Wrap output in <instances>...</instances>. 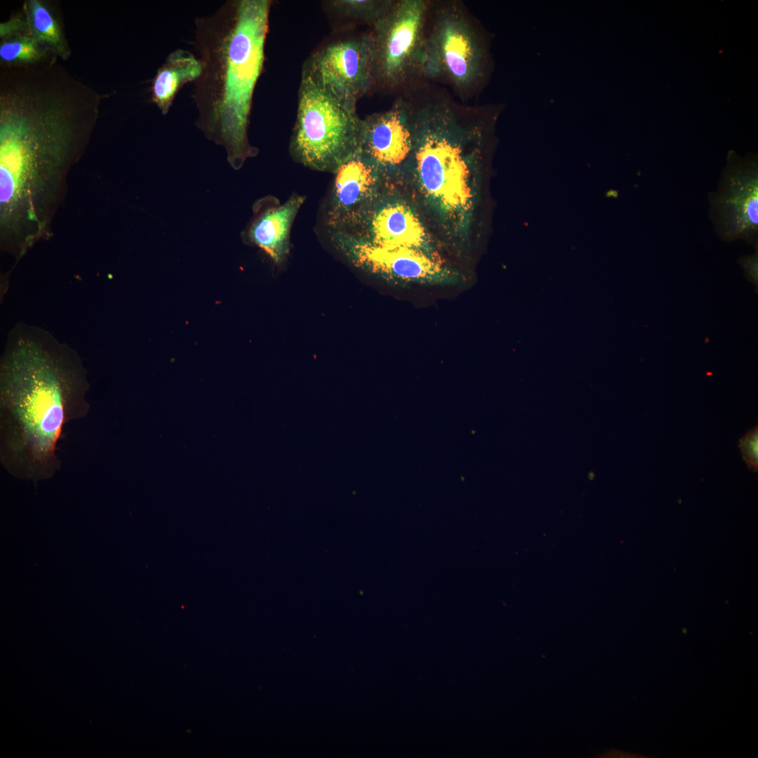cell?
<instances>
[{"instance_id":"ac0fdd59","label":"cell","mask_w":758,"mask_h":758,"mask_svg":"<svg viewBox=\"0 0 758 758\" xmlns=\"http://www.w3.org/2000/svg\"><path fill=\"white\" fill-rule=\"evenodd\" d=\"M330 8L340 16L372 25L392 5V0H334Z\"/></svg>"},{"instance_id":"9c48e42d","label":"cell","mask_w":758,"mask_h":758,"mask_svg":"<svg viewBox=\"0 0 758 758\" xmlns=\"http://www.w3.org/2000/svg\"><path fill=\"white\" fill-rule=\"evenodd\" d=\"M710 218L724 241L757 247L758 164L754 155L731 152L717 190L709 194Z\"/></svg>"},{"instance_id":"6da1fadb","label":"cell","mask_w":758,"mask_h":758,"mask_svg":"<svg viewBox=\"0 0 758 758\" xmlns=\"http://www.w3.org/2000/svg\"><path fill=\"white\" fill-rule=\"evenodd\" d=\"M88 372L77 352L22 322L10 330L0 360V462L20 479L51 478L65 426L87 415Z\"/></svg>"},{"instance_id":"30bf717a","label":"cell","mask_w":758,"mask_h":758,"mask_svg":"<svg viewBox=\"0 0 758 758\" xmlns=\"http://www.w3.org/2000/svg\"><path fill=\"white\" fill-rule=\"evenodd\" d=\"M338 244L357 267L399 284L456 285L463 276L435 256L409 248H386L347 233L335 232Z\"/></svg>"},{"instance_id":"5b68a950","label":"cell","mask_w":758,"mask_h":758,"mask_svg":"<svg viewBox=\"0 0 758 758\" xmlns=\"http://www.w3.org/2000/svg\"><path fill=\"white\" fill-rule=\"evenodd\" d=\"M361 119L357 107L335 100L301 76L291 153L308 168L334 173L359 149Z\"/></svg>"},{"instance_id":"ffe728a7","label":"cell","mask_w":758,"mask_h":758,"mask_svg":"<svg viewBox=\"0 0 758 758\" xmlns=\"http://www.w3.org/2000/svg\"><path fill=\"white\" fill-rule=\"evenodd\" d=\"M30 34L25 16H15L6 22L1 23L0 36L1 39L18 34ZM31 35V34H30Z\"/></svg>"},{"instance_id":"ba28073f","label":"cell","mask_w":758,"mask_h":758,"mask_svg":"<svg viewBox=\"0 0 758 758\" xmlns=\"http://www.w3.org/2000/svg\"><path fill=\"white\" fill-rule=\"evenodd\" d=\"M301 76L335 100L357 107L375 86L370 32L318 48L303 63Z\"/></svg>"},{"instance_id":"7a4b0ae2","label":"cell","mask_w":758,"mask_h":758,"mask_svg":"<svg viewBox=\"0 0 758 758\" xmlns=\"http://www.w3.org/2000/svg\"><path fill=\"white\" fill-rule=\"evenodd\" d=\"M91 135L46 109L0 117L1 249L22 258L52 234L70 169Z\"/></svg>"},{"instance_id":"e0dca14e","label":"cell","mask_w":758,"mask_h":758,"mask_svg":"<svg viewBox=\"0 0 758 758\" xmlns=\"http://www.w3.org/2000/svg\"><path fill=\"white\" fill-rule=\"evenodd\" d=\"M50 54L30 34H18L3 39L0 45V59L4 66L37 63Z\"/></svg>"},{"instance_id":"5bb4252c","label":"cell","mask_w":758,"mask_h":758,"mask_svg":"<svg viewBox=\"0 0 758 758\" xmlns=\"http://www.w3.org/2000/svg\"><path fill=\"white\" fill-rule=\"evenodd\" d=\"M303 197L294 195L282 204L267 197L254 206L253 218L243 232L244 239L258 246L275 262H282L288 251L293 222Z\"/></svg>"},{"instance_id":"4fadbf2b","label":"cell","mask_w":758,"mask_h":758,"mask_svg":"<svg viewBox=\"0 0 758 758\" xmlns=\"http://www.w3.org/2000/svg\"><path fill=\"white\" fill-rule=\"evenodd\" d=\"M354 228L363 230L364 234L353 236L375 245L435 255L431 237L417 212L409 202L392 194L381 193Z\"/></svg>"},{"instance_id":"9a60e30c","label":"cell","mask_w":758,"mask_h":758,"mask_svg":"<svg viewBox=\"0 0 758 758\" xmlns=\"http://www.w3.org/2000/svg\"><path fill=\"white\" fill-rule=\"evenodd\" d=\"M202 72L199 58L187 50L171 53L157 70L152 86V100L162 114H167L180 89L196 81Z\"/></svg>"},{"instance_id":"8992f818","label":"cell","mask_w":758,"mask_h":758,"mask_svg":"<svg viewBox=\"0 0 758 758\" xmlns=\"http://www.w3.org/2000/svg\"><path fill=\"white\" fill-rule=\"evenodd\" d=\"M434 14L427 32L422 75L448 81L466 95L485 75L486 47L460 4L444 3Z\"/></svg>"},{"instance_id":"7c38bea8","label":"cell","mask_w":758,"mask_h":758,"mask_svg":"<svg viewBox=\"0 0 758 758\" xmlns=\"http://www.w3.org/2000/svg\"><path fill=\"white\" fill-rule=\"evenodd\" d=\"M334 173L326 220L335 232H345L357 226L379 197L383 178L359 149Z\"/></svg>"},{"instance_id":"d6986e66","label":"cell","mask_w":758,"mask_h":758,"mask_svg":"<svg viewBox=\"0 0 758 758\" xmlns=\"http://www.w3.org/2000/svg\"><path fill=\"white\" fill-rule=\"evenodd\" d=\"M739 446L743 457L749 468L757 472L758 467V430L757 427L749 431L740 439Z\"/></svg>"},{"instance_id":"3957f363","label":"cell","mask_w":758,"mask_h":758,"mask_svg":"<svg viewBox=\"0 0 758 758\" xmlns=\"http://www.w3.org/2000/svg\"><path fill=\"white\" fill-rule=\"evenodd\" d=\"M272 1L230 0L195 20L202 72L194 81L196 126L224 147L235 170L258 154L248 138L254 91L262 72Z\"/></svg>"},{"instance_id":"44dd1931","label":"cell","mask_w":758,"mask_h":758,"mask_svg":"<svg viewBox=\"0 0 758 758\" xmlns=\"http://www.w3.org/2000/svg\"><path fill=\"white\" fill-rule=\"evenodd\" d=\"M738 262L744 271L745 277L754 286L758 283V254L755 253L739 258Z\"/></svg>"},{"instance_id":"277c9868","label":"cell","mask_w":758,"mask_h":758,"mask_svg":"<svg viewBox=\"0 0 758 758\" xmlns=\"http://www.w3.org/2000/svg\"><path fill=\"white\" fill-rule=\"evenodd\" d=\"M466 109L444 99L412 105L413 148L405 171L421 204L455 243L467 240L482 138L480 127L465 119Z\"/></svg>"},{"instance_id":"8fae6325","label":"cell","mask_w":758,"mask_h":758,"mask_svg":"<svg viewBox=\"0 0 758 758\" xmlns=\"http://www.w3.org/2000/svg\"><path fill=\"white\" fill-rule=\"evenodd\" d=\"M413 148L412 105L397 100L388 109L361 119L359 149L383 178L405 172Z\"/></svg>"},{"instance_id":"52a82bcc","label":"cell","mask_w":758,"mask_h":758,"mask_svg":"<svg viewBox=\"0 0 758 758\" xmlns=\"http://www.w3.org/2000/svg\"><path fill=\"white\" fill-rule=\"evenodd\" d=\"M429 3L393 1L370 32L375 85L394 89L422 74Z\"/></svg>"},{"instance_id":"2e32d148","label":"cell","mask_w":758,"mask_h":758,"mask_svg":"<svg viewBox=\"0 0 758 758\" xmlns=\"http://www.w3.org/2000/svg\"><path fill=\"white\" fill-rule=\"evenodd\" d=\"M24 12L31 36L52 54L68 59L70 48L48 4L40 0H29L25 4Z\"/></svg>"}]
</instances>
